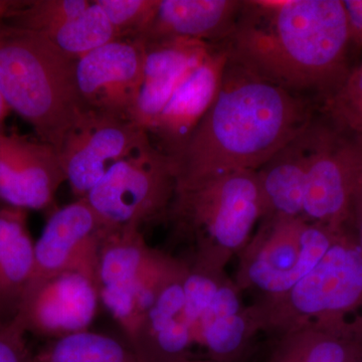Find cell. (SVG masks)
I'll list each match as a JSON object with an SVG mask.
<instances>
[{"instance_id": "1", "label": "cell", "mask_w": 362, "mask_h": 362, "mask_svg": "<svg viewBox=\"0 0 362 362\" xmlns=\"http://www.w3.org/2000/svg\"><path fill=\"white\" fill-rule=\"evenodd\" d=\"M220 45L255 77L323 105L352 70L342 0H246Z\"/></svg>"}, {"instance_id": "2", "label": "cell", "mask_w": 362, "mask_h": 362, "mask_svg": "<svg viewBox=\"0 0 362 362\" xmlns=\"http://www.w3.org/2000/svg\"><path fill=\"white\" fill-rule=\"evenodd\" d=\"M307 98L228 61L218 96L170 157L176 189L239 170L257 171L314 120Z\"/></svg>"}, {"instance_id": "3", "label": "cell", "mask_w": 362, "mask_h": 362, "mask_svg": "<svg viewBox=\"0 0 362 362\" xmlns=\"http://www.w3.org/2000/svg\"><path fill=\"white\" fill-rule=\"evenodd\" d=\"M76 63L40 33L0 26V93L56 151L90 109L78 92Z\"/></svg>"}, {"instance_id": "4", "label": "cell", "mask_w": 362, "mask_h": 362, "mask_svg": "<svg viewBox=\"0 0 362 362\" xmlns=\"http://www.w3.org/2000/svg\"><path fill=\"white\" fill-rule=\"evenodd\" d=\"M264 216L256 171L239 170L175 189L164 221L170 223L171 240L189 250L188 265L225 273Z\"/></svg>"}, {"instance_id": "5", "label": "cell", "mask_w": 362, "mask_h": 362, "mask_svg": "<svg viewBox=\"0 0 362 362\" xmlns=\"http://www.w3.org/2000/svg\"><path fill=\"white\" fill-rule=\"evenodd\" d=\"M256 307L262 328L279 334L305 325L362 329V252L351 230L289 292Z\"/></svg>"}, {"instance_id": "6", "label": "cell", "mask_w": 362, "mask_h": 362, "mask_svg": "<svg viewBox=\"0 0 362 362\" xmlns=\"http://www.w3.org/2000/svg\"><path fill=\"white\" fill-rule=\"evenodd\" d=\"M183 266L182 259L150 247L138 226L107 230L98 259V290L128 343L157 292Z\"/></svg>"}, {"instance_id": "7", "label": "cell", "mask_w": 362, "mask_h": 362, "mask_svg": "<svg viewBox=\"0 0 362 362\" xmlns=\"http://www.w3.org/2000/svg\"><path fill=\"white\" fill-rule=\"evenodd\" d=\"M240 252V287L264 295V301L290 291L322 259L340 230L303 218H263ZM343 230V228H342Z\"/></svg>"}, {"instance_id": "8", "label": "cell", "mask_w": 362, "mask_h": 362, "mask_svg": "<svg viewBox=\"0 0 362 362\" xmlns=\"http://www.w3.org/2000/svg\"><path fill=\"white\" fill-rule=\"evenodd\" d=\"M175 189L170 159L152 145L114 164L85 199L106 228H141L165 218Z\"/></svg>"}, {"instance_id": "9", "label": "cell", "mask_w": 362, "mask_h": 362, "mask_svg": "<svg viewBox=\"0 0 362 362\" xmlns=\"http://www.w3.org/2000/svg\"><path fill=\"white\" fill-rule=\"evenodd\" d=\"M152 146L148 133L133 121L88 109L57 151L74 195L85 199L117 162Z\"/></svg>"}, {"instance_id": "10", "label": "cell", "mask_w": 362, "mask_h": 362, "mask_svg": "<svg viewBox=\"0 0 362 362\" xmlns=\"http://www.w3.org/2000/svg\"><path fill=\"white\" fill-rule=\"evenodd\" d=\"M354 192L352 137L319 121L305 180L303 218L331 230L349 228Z\"/></svg>"}, {"instance_id": "11", "label": "cell", "mask_w": 362, "mask_h": 362, "mask_svg": "<svg viewBox=\"0 0 362 362\" xmlns=\"http://www.w3.org/2000/svg\"><path fill=\"white\" fill-rule=\"evenodd\" d=\"M100 302L94 279L64 272L28 286L14 320L26 334L49 341L89 330Z\"/></svg>"}, {"instance_id": "12", "label": "cell", "mask_w": 362, "mask_h": 362, "mask_svg": "<svg viewBox=\"0 0 362 362\" xmlns=\"http://www.w3.org/2000/svg\"><path fill=\"white\" fill-rule=\"evenodd\" d=\"M144 59L139 40H115L78 59L76 80L83 101L93 110L131 120Z\"/></svg>"}, {"instance_id": "13", "label": "cell", "mask_w": 362, "mask_h": 362, "mask_svg": "<svg viewBox=\"0 0 362 362\" xmlns=\"http://www.w3.org/2000/svg\"><path fill=\"white\" fill-rule=\"evenodd\" d=\"M107 230L86 199L57 209L35 242L30 284L64 272L85 274L97 283L100 247Z\"/></svg>"}, {"instance_id": "14", "label": "cell", "mask_w": 362, "mask_h": 362, "mask_svg": "<svg viewBox=\"0 0 362 362\" xmlns=\"http://www.w3.org/2000/svg\"><path fill=\"white\" fill-rule=\"evenodd\" d=\"M65 181L54 147L37 137L0 131V201L7 206L49 209Z\"/></svg>"}, {"instance_id": "15", "label": "cell", "mask_w": 362, "mask_h": 362, "mask_svg": "<svg viewBox=\"0 0 362 362\" xmlns=\"http://www.w3.org/2000/svg\"><path fill=\"white\" fill-rule=\"evenodd\" d=\"M228 64L225 49L214 45L209 54L188 71L149 128L152 145L169 158L180 151L211 108Z\"/></svg>"}, {"instance_id": "16", "label": "cell", "mask_w": 362, "mask_h": 362, "mask_svg": "<svg viewBox=\"0 0 362 362\" xmlns=\"http://www.w3.org/2000/svg\"><path fill=\"white\" fill-rule=\"evenodd\" d=\"M185 268L169 279L143 317L128 344L139 362H173L192 357L194 328L185 315L182 279Z\"/></svg>"}, {"instance_id": "17", "label": "cell", "mask_w": 362, "mask_h": 362, "mask_svg": "<svg viewBox=\"0 0 362 362\" xmlns=\"http://www.w3.org/2000/svg\"><path fill=\"white\" fill-rule=\"evenodd\" d=\"M143 45L144 70L131 120L148 133L188 71L204 58L214 45L185 39Z\"/></svg>"}, {"instance_id": "18", "label": "cell", "mask_w": 362, "mask_h": 362, "mask_svg": "<svg viewBox=\"0 0 362 362\" xmlns=\"http://www.w3.org/2000/svg\"><path fill=\"white\" fill-rule=\"evenodd\" d=\"M244 0H160L143 44L192 40L220 45L232 33Z\"/></svg>"}, {"instance_id": "19", "label": "cell", "mask_w": 362, "mask_h": 362, "mask_svg": "<svg viewBox=\"0 0 362 362\" xmlns=\"http://www.w3.org/2000/svg\"><path fill=\"white\" fill-rule=\"evenodd\" d=\"M318 123L314 120L256 171L264 218H303L305 180Z\"/></svg>"}, {"instance_id": "20", "label": "cell", "mask_w": 362, "mask_h": 362, "mask_svg": "<svg viewBox=\"0 0 362 362\" xmlns=\"http://www.w3.org/2000/svg\"><path fill=\"white\" fill-rule=\"evenodd\" d=\"M28 211L0 207V321L18 315L35 270V242Z\"/></svg>"}, {"instance_id": "21", "label": "cell", "mask_w": 362, "mask_h": 362, "mask_svg": "<svg viewBox=\"0 0 362 362\" xmlns=\"http://www.w3.org/2000/svg\"><path fill=\"white\" fill-rule=\"evenodd\" d=\"M266 362H357L362 329L305 325L281 333Z\"/></svg>"}, {"instance_id": "22", "label": "cell", "mask_w": 362, "mask_h": 362, "mask_svg": "<svg viewBox=\"0 0 362 362\" xmlns=\"http://www.w3.org/2000/svg\"><path fill=\"white\" fill-rule=\"evenodd\" d=\"M30 362H139L134 350L116 338L86 330L49 340Z\"/></svg>"}, {"instance_id": "23", "label": "cell", "mask_w": 362, "mask_h": 362, "mask_svg": "<svg viewBox=\"0 0 362 362\" xmlns=\"http://www.w3.org/2000/svg\"><path fill=\"white\" fill-rule=\"evenodd\" d=\"M259 328L261 320L256 307H252L206 324L197 331L195 340L211 361L239 362Z\"/></svg>"}, {"instance_id": "24", "label": "cell", "mask_w": 362, "mask_h": 362, "mask_svg": "<svg viewBox=\"0 0 362 362\" xmlns=\"http://www.w3.org/2000/svg\"><path fill=\"white\" fill-rule=\"evenodd\" d=\"M45 37L64 54L76 59L120 40L96 0L92 1L84 13Z\"/></svg>"}, {"instance_id": "25", "label": "cell", "mask_w": 362, "mask_h": 362, "mask_svg": "<svg viewBox=\"0 0 362 362\" xmlns=\"http://www.w3.org/2000/svg\"><path fill=\"white\" fill-rule=\"evenodd\" d=\"M92 4L90 0H16L4 25L47 35Z\"/></svg>"}, {"instance_id": "26", "label": "cell", "mask_w": 362, "mask_h": 362, "mask_svg": "<svg viewBox=\"0 0 362 362\" xmlns=\"http://www.w3.org/2000/svg\"><path fill=\"white\" fill-rule=\"evenodd\" d=\"M323 110L338 129L362 138V63L352 69L344 84L323 105Z\"/></svg>"}, {"instance_id": "27", "label": "cell", "mask_w": 362, "mask_h": 362, "mask_svg": "<svg viewBox=\"0 0 362 362\" xmlns=\"http://www.w3.org/2000/svg\"><path fill=\"white\" fill-rule=\"evenodd\" d=\"M120 40H137L148 28L160 0H96Z\"/></svg>"}, {"instance_id": "28", "label": "cell", "mask_w": 362, "mask_h": 362, "mask_svg": "<svg viewBox=\"0 0 362 362\" xmlns=\"http://www.w3.org/2000/svg\"><path fill=\"white\" fill-rule=\"evenodd\" d=\"M25 335L14 319L0 321V362H30Z\"/></svg>"}, {"instance_id": "29", "label": "cell", "mask_w": 362, "mask_h": 362, "mask_svg": "<svg viewBox=\"0 0 362 362\" xmlns=\"http://www.w3.org/2000/svg\"><path fill=\"white\" fill-rule=\"evenodd\" d=\"M349 25L350 45L362 49V0H342Z\"/></svg>"}, {"instance_id": "30", "label": "cell", "mask_w": 362, "mask_h": 362, "mask_svg": "<svg viewBox=\"0 0 362 362\" xmlns=\"http://www.w3.org/2000/svg\"><path fill=\"white\" fill-rule=\"evenodd\" d=\"M16 4V0H0V26L6 20Z\"/></svg>"}, {"instance_id": "31", "label": "cell", "mask_w": 362, "mask_h": 362, "mask_svg": "<svg viewBox=\"0 0 362 362\" xmlns=\"http://www.w3.org/2000/svg\"><path fill=\"white\" fill-rule=\"evenodd\" d=\"M9 111L11 110H9L8 106H7L1 93H0V131H1L2 124H4V119L6 118Z\"/></svg>"}, {"instance_id": "32", "label": "cell", "mask_w": 362, "mask_h": 362, "mask_svg": "<svg viewBox=\"0 0 362 362\" xmlns=\"http://www.w3.org/2000/svg\"><path fill=\"white\" fill-rule=\"evenodd\" d=\"M173 362H214L211 359L207 358H197V357L192 356L189 358L182 359V361H173Z\"/></svg>"}, {"instance_id": "33", "label": "cell", "mask_w": 362, "mask_h": 362, "mask_svg": "<svg viewBox=\"0 0 362 362\" xmlns=\"http://www.w3.org/2000/svg\"><path fill=\"white\" fill-rule=\"evenodd\" d=\"M357 362H362V357H361V359H359V361H357Z\"/></svg>"}]
</instances>
